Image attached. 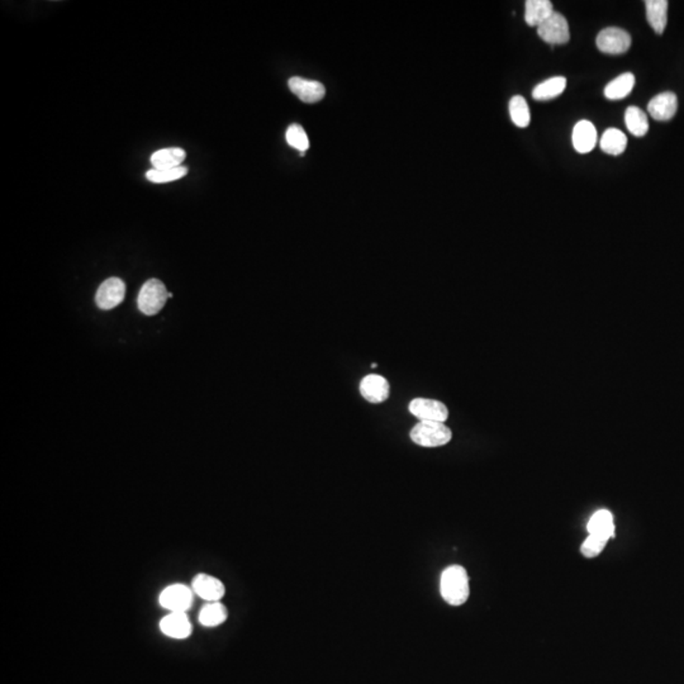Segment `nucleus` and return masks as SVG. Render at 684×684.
<instances>
[{"instance_id": "obj_22", "label": "nucleus", "mask_w": 684, "mask_h": 684, "mask_svg": "<svg viewBox=\"0 0 684 684\" xmlns=\"http://www.w3.org/2000/svg\"><path fill=\"white\" fill-rule=\"evenodd\" d=\"M600 145L602 151L612 156H618L623 153L628 147V137L623 132L617 128H608L607 131L603 133Z\"/></svg>"}, {"instance_id": "obj_5", "label": "nucleus", "mask_w": 684, "mask_h": 684, "mask_svg": "<svg viewBox=\"0 0 684 684\" xmlns=\"http://www.w3.org/2000/svg\"><path fill=\"white\" fill-rule=\"evenodd\" d=\"M538 35L542 41L552 45V49L556 45H564L570 40L569 24L563 14L554 12L544 23L538 27Z\"/></svg>"}, {"instance_id": "obj_14", "label": "nucleus", "mask_w": 684, "mask_h": 684, "mask_svg": "<svg viewBox=\"0 0 684 684\" xmlns=\"http://www.w3.org/2000/svg\"><path fill=\"white\" fill-rule=\"evenodd\" d=\"M572 139L575 151L588 153L595 149L597 144V130L592 122L583 119L574 126Z\"/></svg>"}, {"instance_id": "obj_13", "label": "nucleus", "mask_w": 684, "mask_h": 684, "mask_svg": "<svg viewBox=\"0 0 684 684\" xmlns=\"http://www.w3.org/2000/svg\"><path fill=\"white\" fill-rule=\"evenodd\" d=\"M677 96L671 91L662 93L653 98L648 104L650 116L655 121H669L677 113Z\"/></svg>"}, {"instance_id": "obj_10", "label": "nucleus", "mask_w": 684, "mask_h": 684, "mask_svg": "<svg viewBox=\"0 0 684 684\" xmlns=\"http://www.w3.org/2000/svg\"><path fill=\"white\" fill-rule=\"evenodd\" d=\"M160 630L172 639L183 640L192 635V623L185 612H170L160 621Z\"/></svg>"}, {"instance_id": "obj_23", "label": "nucleus", "mask_w": 684, "mask_h": 684, "mask_svg": "<svg viewBox=\"0 0 684 684\" xmlns=\"http://www.w3.org/2000/svg\"><path fill=\"white\" fill-rule=\"evenodd\" d=\"M625 123L630 133L636 137H643L649 131V121L646 114L635 105H631L625 112Z\"/></svg>"}, {"instance_id": "obj_25", "label": "nucleus", "mask_w": 684, "mask_h": 684, "mask_svg": "<svg viewBox=\"0 0 684 684\" xmlns=\"http://www.w3.org/2000/svg\"><path fill=\"white\" fill-rule=\"evenodd\" d=\"M188 172L189 170L185 166H178V167H173V169H161V170L151 169L146 174V178L152 183L162 184V183H170V181L181 179L187 175Z\"/></svg>"}, {"instance_id": "obj_19", "label": "nucleus", "mask_w": 684, "mask_h": 684, "mask_svg": "<svg viewBox=\"0 0 684 684\" xmlns=\"http://www.w3.org/2000/svg\"><path fill=\"white\" fill-rule=\"evenodd\" d=\"M187 156L185 151L180 147H170V149H162L159 151L155 152L151 156V164L153 169H173L181 166L180 164L184 161Z\"/></svg>"}, {"instance_id": "obj_1", "label": "nucleus", "mask_w": 684, "mask_h": 684, "mask_svg": "<svg viewBox=\"0 0 684 684\" xmlns=\"http://www.w3.org/2000/svg\"><path fill=\"white\" fill-rule=\"evenodd\" d=\"M440 593L450 606H462L470 595L469 577L465 568L451 565L446 568L440 579Z\"/></svg>"}, {"instance_id": "obj_26", "label": "nucleus", "mask_w": 684, "mask_h": 684, "mask_svg": "<svg viewBox=\"0 0 684 684\" xmlns=\"http://www.w3.org/2000/svg\"><path fill=\"white\" fill-rule=\"evenodd\" d=\"M287 142L297 149L301 152H304L305 150H308L310 147V141H308V137H307V133L303 130V127L299 125H291L289 126V128L287 130Z\"/></svg>"}, {"instance_id": "obj_9", "label": "nucleus", "mask_w": 684, "mask_h": 684, "mask_svg": "<svg viewBox=\"0 0 684 684\" xmlns=\"http://www.w3.org/2000/svg\"><path fill=\"white\" fill-rule=\"evenodd\" d=\"M192 587L197 595L208 602L221 601L226 593L223 582L209 574L201 573L195 575Z\"/></svg>"}, {"instance_id": "obj_24", "label": "nucleus", "mask_w": 684, "mask_h": 684, "mask_svg": "<svg viewBox=\"0 0 684 684\" xmlns=\"http://www.w3.org/2000/svg\"><path fill=\"white\" fill-rule=\"evenodd\" d=\"M510 116H511L512 122L519 128H526L527 126L530 125L531 116H530L529 104L526 102L525 98L521 97V96L512 97L511 100H510Z\"/></svg>"}, {"instance_id": "obj_7", "label": "nucleus", "mask_w": 684, "mask_h": 684, "mask_svg": "<svg viewBox=\"0 0 684 684\" xmlns=\"http://www.w3.org/2000/svg\"><path fill=\"white\" fill-rule=\"evenodd\" d=\"M409 412L420 421L445 422L449 417L448 407L443 402L426 398H416L409 403Z\"/></svg>"}, {"instance_id": "obj_16", "label": "nucleus", "mask_w": 684, "mask_h": 684, "mask_svg": "<svg viewBox=\"0 0 684 684\" xmlns=\"http://www.w3.org/2000/svg\"><path fill=\"white\" fill-rule=\"evenodd\" d=\"M553 13V3L549 0H527L525 3V21L530 27H539Z\"/></svg>"}, {"instance_id": "obj_17", "label": "nucleus", "mask_w": 684, "mask_h": 684, "mask_svg": "<svg viewBox=\"0 0 684 684\" xmlns=\"http://www.w3.org/2000/svg\"><path fill=\"white\" fill-rule=\"evenodd\" d=\"M646 18L650 26L658 35H662L668 22V1L667 0H648L645 1Z\"/></svg>"}, {"instance_id": "obj_12", "label": "nucleus", "mask_w": 684, "mask_h": 684, "mask_svg": "<svg viewBox=\"0 0 684 684\" xmlns=\"http://www.w3.org/2000/svg\"><path fill=\"white\" fill-rule=\"evenodd\" d=\"M288 84H289L291 91L305 103H316L325 97V86H324V84H321L319 82L307 80L303 77L294 76L288 82Z\"/></svg>"}, {"instance_id": "obj_8", "label": "nucleus", "mask_w": 684, "mask_h": 684, "mask_svg": "<svg viewBox=\"0 0 684 684\" xmlns=\"http://www.w3.org/2000/svg\"><path fill=\"white\" fill-rule=\"evenodd\" d=\"M125 294V282L119 278H109L100 284L96 296V302L99 308L108 311L122 303Z\"/></svg>"}, {"instance_id": "obj_15", "label": "nucleus", "mask_w": 684, "mask_h": 684, "mask_svg": "<svg viewBox=\"0 0 684 684\" xmlns=\"http://www.w3.org/2000/svg\"><path fill=\"white\" fill-rule=\"evenodd\" d=\"M588 533L602 540L612 539L615 535V524L612 513L607 510L595 512L588 522Z\"/></svg>"}, {"instance_id": "obj_11", "label": "nucleus", "mask_w": 684, "mask_h": 684, "mask_svg": "<svg viewBox=\"0 0 684 684\" xmlns=\"http://www.w3.org/2000/svg\"><path fill=\"white\" fill-rule=\"evenodd\" d=\"M389 383L378 374L367 375L360 383V393L370 403H381L389 397Z\"/></svg>"}, {"instance_id": "obj_4", "label": "nucleus", "mask_w": 684, "mask_h": 684, "mask_svg": "<svg viewBox=\"0 0 684 684\" xmlns=\"http://www.w3.org/2000/svg\"><path fill=\"white\" fill-rule=\"evenodd\" d=\"M598 50L608 55H622L631 46V36L622 28L608 27L602 29L595 38Z\"/></svg>"}, {"instance_id": "obj_6", "label": "nucleus", "mask_w": 684, "mask_h": 684, "mask_svg": "<svg viewBox=\"0 0 684 684\" xmlns=\"http://www.w3.org/2000/svg\"><path fill=\"white\" fill-rule=\"evenodd\" d=\"M159 602L170 612H187L193 605V591L185 584H172L161 592Z\"/></svg>"}, {"instance_id": "obj_3", "label": "nucleus", "mask_w": 684, "mask_h": 684, "mask_svg": "<svg viewBox=\"0 0 684 684\" xmlns=\"http://www.w3.org/2000/svg\"><path fill=\"white\" fill-rule=\"evenodd\" d=\"M167 298L169 293L166 291L164 283L160 282L159 279H150L142 285L139 291L137 298L139 311L147 316H153L162 310Z\"/></svg>"}, {"instance_id": "obj_2", "label": "nucleus", "mask_w": 684, "mask_h": 684, "mask_svg": "<svg viewBox=\"0 0 684 684\" xmlns=\"http://www.w3.org/2000/svg\"><path fill=\"white\" fill-rule=\"evenodd\" d=\"M409 437L422 448H439L450 443L453 432L443 422L420 421L411 430Z\"/></svg>"}, {"instance_id": "obj_21", "label": "nucleus", "mask_w": 684, "mask_h": 684, "mask_svg": "<svg viewBox=\"0 0 684 684\" xmlns=\"http://www.w3.org/2000/svg\"><path fill=\"white\" fill-rule=\"evenodd\" d=\"M634 85H635V76L631 73L622 74L614 79L611 83L607 84V86L605 88V97L609 100L623 99L632 91Z\"/></svg>"}, {"instance_id": "obj_18", "label": "nucleus", "mask_w": 684, "mask_h": 684, "mask_svg": "<svg viewBox=\"0 0 684 684\" xmlns=\"http://www.w3.org/2000/svg\"><path fill=\"white\" fill-rule=\"evenodd\" d=\"M567 88V79L564 76H554L539 84L532 90V98L535 100H550L559 97Z\"/></svg>"}, {"instance_id": "obj_20", "label": "nucleus", "mask_w": 684, "mask_h": 684, "mask_svg": "<svg viewBox=\"0 0 684 684\" xmlns=\"http://www.w3.org/2000/svg\"><path fill=\"white\" fill-rule=\"evenodd\" d=\"M228 611L226 606L221 602H208L202 607L199 612V622L206 628L220 626L227 620Z\"/></svg>"}, {"instance_id": "obj_27", "label": "nucleus", "mask_w": 684, "mask_h": 684, "mask_svg": "<svg viewBox=\"0 0 684 684\" xmlns=\"http://www.w3.org/2000/svg\"><path fill=\"white\" fill-rule=\"evenodd\" d=\"M606 545H607L606 540H602L597 536H593V535H589L587 539L584 540V542L582 544L581 553L583 554V556L589 558V559L595 558L603 552Z\"/></svg>"}]
</instances>
